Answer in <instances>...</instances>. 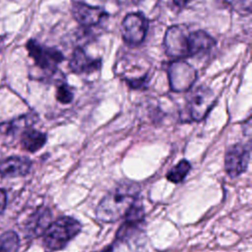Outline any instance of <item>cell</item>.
I'll return each mask as SVG.
<instances>
[{
	"label": "cell",
	"instance_id": "6da1fadb",
	"mask_svg": "<svg viewBox=\"0 0 252 252\" xmlns=\"http://www.w3.org/2000/svg\"><path fill=\"white\" fill-rule=\"evenodd\" d=\"M140 188L133 182H121L111 188L101 199L96 210V219L103 222H114L125 217L140 200Z\"/></svg>",
	"mask_w": 252,
	"mask_h": 252
},
{
	"label": "cell",
	"instance_id": "7a4b0ae2",
	"mask_svg": "<svg viewBox=\"0 0 252 252\" xmlns=\"http://www.w3.org/2000/svg\"><path fill=\"white\" fill-rule=\"evenodd\" d=\"M143 221L144 220L125 217V221L117 230L114 241L100 252H144Z\"/></svg>",
	"mask_w": 252,
	"mask_h": 252
},
{
	"label": "cell",
	"instance_id": "3957f363",
	"mask_svg": "<svg viewBox=\"0 0 252 252\" xmlns=\"http://www.w3.org/2000/svg\"><path fill=\"white\" fill-rule=\"evenodd\" d=\"M80 221L71 217H61L51 222L43 233V243L51 251L63 249L80 231Z\"/></svg>",
	"mask_w": 252,
	"mask_h": 252
},
{
	"label": "cell",
	"instance_id": "277c9868",
	"mask_svg": "<svg viewBox=\"0 0 252 252\" xmlns=\"http://www.w3.org/2000/svg\"><path fill=\"white\" fill-rule=\"evenodd\" d=\"M189 33L188 29L183 25H174L166 30L163 45L168 57L175 60H182L185 57H189Z\"/></svg>",
	"mask_w": 252,
	"mask_h": 252
},
{
	"label": "cell",
	"instance_id": "5b68a950",
	"mask_svg": "<svg viewBox=\"0 0 252 252\" xmlns=\"http://www.w3.org/2000/svg\"><path fill=\"white\" fill-rule=\"evenodd\" d=\"M167 75L171 91H189L197 80L196 69L184 60H174L168 64Z\"/></svg>",
	"mask_w": 252,
	"mask_h": 252
},
{
	"label": "cell",
	"instance_id": "8992f818",
	"mask_svg": "<svg viewBox=\"0 0 252 252\" xmlns=\"http://www.w3.org/2000/svg\"><path fill=\"white\" fill-rule=\"evenodd\" d=\"M26 47L30 57L33 59L35 65L40 69L54 72L57 65L64 60V56L59 50L42 45L34 39L28 40Z\"/></svg>",
	"mask_w": 252,
	"mask_h": 252
},
{
	"label": "cell",
	"instance_id": "52a82bcc",
	"mask_svg": "<svg viewBox=\"0 0 252 252\" xmlns=\"http://www.w3.org/2000/svg\"><path fill=\"white\" fill-rule=\"evenodd\" d=\"M148 28L149 22L142 13H129L121 24L122 37L126 43L138 45L145 39Z\"/></svg>",
	"mask_w": 252,
	"mask_h": 252
},
{
	"label": "cell",
	"instance_id": "ba28073f",
	"mask_svg": "<svg viewBox=\"0 0 252 252\" xmlns=\"http://www.w3.org/2000/svg\"><path fill=\"white\" fill-rule=\"evenodd\" d=\"M217 96L213 90L206 86L199 87L191 95L188 103L189 115L192 120L200 122L206 118L214 107Z\"/></svg>",
	"mask_w": 252,
	"mask_h": 252
},
{
	"label": "cell",
	"instance_id": "9c48e42d",
	"mask_svg": "<svg viewBox=\"0 0 252 252\" xmlns=\"http://www.w3.org/2000/svg\"><path fill=\"white\" fill-rule=\"evenodd\" d=\"M250 159V148L243 144H235L229 147L224 157V169L230 177H236L243 173Z\"/></svg>",
	"mask_w": 252,
	"mask_h": 252
},
{
	"label": "cell",
	"instance_id": "30bf717a",
	"mask_svg": "<svg viewBox=\"0 0 252 252\" xmlns=\"http://www.w3.org/2000/svg\"><path fill=\"white\" fill-rule=\"evenodd\" d=\"M73 18L83 27L90 28L99 24L105 17L106 11L97 6H91L84 2H73L71 7Z\"/></svg>",
	"mask_w": 252,
	"mask_h": 252
},
{
	"label": "cell",
	"instance_id": "8fae6325",
	"mask_svg": "<svg viewBox=\"0 0 252 252\" xmlns=\"http://www.w3.org/2000/svg\"><path fill=\"white\" fill-rule=\"evenodd\" d=\"M72 72L76 74H91L100 69L101 59L90 57L81 47H76L69 62Z\"/></svg>",
	"mask_w": 252,
	"mask_h": 252
},
{
	"label": "cell",
	"instance_id": "7c38bea8",
	"mask_svg": "<svg viewBox=\"0 0 252 252\" xmlns=\"http://www.w3.org/2000/svg\"><path fill=\"white\" fill-rule=\"evenodd\" d=\"M32 167V161L25 157H9L0 161V174L4 177H19L27 175Z\"/></svg>",
	"mask_w": 252,
	"mask_h": 252
},
{
	"label": "cell",
	"instance_id": "4fadbf2b",
	"mask_svg": "<svg viewBox=\"0 0 252 252\" xmlns=\"http://www.w3.org/2000/svg\"><path fill=\"white\" fill-rule=\"evenodd\" d=\"M216 45V40L206 32L199 30L189 33L188 49L189 56H195L209 51Z\"/></svg>",
	"mask_w": 252,
	"mask_h": 252
},
{
	"label": "cell",
	"instance_id": "5bb4252c",
	"mask_svg": "<svg viewBox=\"0 0 252 252\" xmlns=\"http://www.w3.org/2000/svg\"><path fill=\"white\" fill-rule=\"evenodd\" d=\"M51 213L46 208H40L34 212L28 220L27 230L32 237H37L44 233L48 225L51 223Z\"/></svg>",
	"mask_w": 252,
	"mask_h": 252
},
{
	"label": "cell",
	"instance_id": "9a60e30c",
	"mask_svg": "<svg viewBox=\"0 0 252 252\" xmlns=\"http://www.w3.org/2000/svg\"><path fill=\"white\" fill-rule=\"evenodd\" d=\"M46 134L35 130L33 128L28 127L24 129L21 134V145L22 148L30 153H35L40 150L46 143Z\"/></svg>",
	"mask_w": 252,
	"mask_h": 252
},
{
	"label": "cell",
	"instance_id": "2e32d148",
	"mask_svg": "<svg viewBox=\"0 0 252 252\" xmlns=\"http://www.w3.org/2000/svg\"><path fill=\"white\" fill-rule=\"evenodd\" d=\"M34 123V120L32 116L31 115H24L22 117H19L17 119L11 120V121H6L0 124V134L5 135V136H10L14 134L19 127H24L28 128L31 127Z\"/></svg>",
	"mask_w": 252,
	"mask_h": 252
},
{
	"label": "cell",
	"instance_id": "e0dca14e",
	"mask_svg": "<svg viewBox=\"0 0 252 252\" xmlns=\"http://www.w3.org/2000/svg\"><path fill=\"white\" fill-rule=\"evenodd\" d=\"M190 169H191L190 162L186 159H182L167 172L166 178L170 182L180 183L187 176Z\"/></svg>",
	"mask_w": 252,
	"mask_h": 252
},
{
	"label": "cell",
	"instance_id": "ac0fdd59",
	"mask_svg": "<svg viewBox=\"0 0 252 252\" xmlns=\"http://www.w3.org/2000/svg\"><path fill=\"white\" fill-rule=\"evenodd\" d=\"M20 239L13 230L5 231L0 235V252H18Z\"/></svg>",
	"mask_w": 252,
	"mask_h": 252
},
{
	"label": "cell",
	"instance_id": "d6986e66",
	"mask_svg": "<svg viewBox=\"0 0 252 252\" xmlns=\"http://www.w3.org/2000/svg\"><path fill=\"white\" fill-rule=\"evenodd\" d=\"M74 96V91L73 88L67 85L66 83H61L56 90V99L63 103L67 104L70 103Z\"/></svg>",
	"mask_w": 252,
	"mask_h": 252
},
{
	"label": "cell",
	"instance_id": "ffe728a7",
	"mask_svg": "<svg viewBox=\"0 0 252 252\" xmlns=\"http://www.w3.org/2000/svg\"><path fill=\"white\" fill-rule=\"evenodd\" d=\"M222 3L228 5L237 13L242 15L249 14L251 11V0H220Z\"/></svg>",
	"mask_w": 252,
	"mask_h": 252
},
{
	"label": "cell",
	"instance_id": "44dd1931",
	"mask_svg": "<svg viewBox=\"0 0 252 252\" xmlns=\"http://www.w3.org/2000/svg\"><path fill=\"white\" fill-rule=\"evenodd\" d=\"M147 80H148V75L141 78H136V79H127L126 82L128 86L132 89H142L147 84Z\"/></svg>",
	"mask_w": 252,
	"mask_h": 252
},
{
	"label": "cell",
	"instance_id": "7402d4cb",
	"mask_svg": "<svg viewBox=\"0 0 252 252\" xmlns=\"http://www.w3.org/2000/svg\"><path fill=\"white\" fill-rule=\"evenodd\" d=\"M7 205V194L4 190L0 189V214L4 212Z\"/></svg>",
	"mask_w": 252,
	"mask_h": 252
},
{
	"label": "cell",
	"instance_id": "603a6c76",
	"mask_svg": "<svg viewBox=\"0 0 252 252\" xmlns=\"http://www.w3.org/2000/svg\"><path fill=\"white\" fill-rule=\"evenodd\" d=\"M174 1V3L176 4V5H178V6H184L185 4H187L189 1H191V0H173Z\"/></svg>",
	"mask_w": 252,
	"mask_h": 252
}]
</instances>
